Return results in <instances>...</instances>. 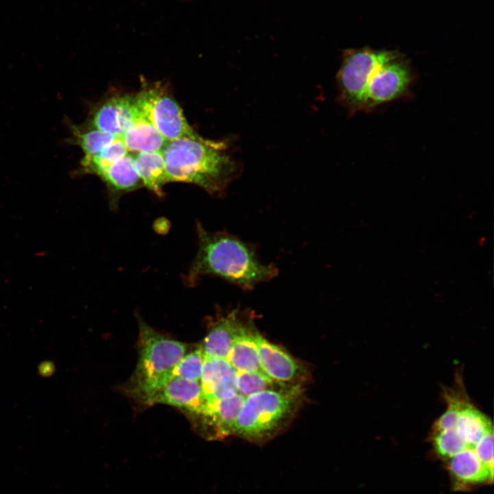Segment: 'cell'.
Listing matches in <instances>:
<instances>
[{
	"label": "cell",
	"mask_w": 494,
	"mask_h": 494,
	"mask_svg": "<svg viewBox=\"0 0 494 494\" xmlns=\"http://www.w3.org/2000/svg\"><path fill=\"white\" fill-rule=\"evenodd\" d=\"M448 467L454 478L461 483H480L493 479L473 448H465L450 458Z\"/></svg>",
	"instance_id": "19"
},
{
	"label": "cell",
	"mask_w": 494,
	"mask_h": 494,
	"mask_svg": "<svg viewBox=\"0 0 494 494\" xmlns=\"http://www.w3.org/2000/svg\"><path fill=\"white\" fill-rule=\"evenodd\" d=\"M95 175L99 176L107 187L111 209L117 208L119 200L124 194L143 187L134 169L133 154L130 152L119 161L101 169Z\"/></svg>",
	"instance_id": "14"
},
{
	"label": "cell",
	"mask_w": 494,
	"mask_h": 494,
	"mask_svg": "<svg viewBox=\"0 0 494 494\" xmlns=\"http://www.w3.org/2000/svg\"><path fill=\"white\" fill-rule=\"evenodd\" d=\"M121 137L128 152L134 154L162 152L167 143L141 112Z\"/></svg>",
	"instance_id": "16"
},
{
	"label": "cell",
	"mask_w": 494,
	"mask_h": 494,
	"mask_svg": "<svg viewBox=\"0 0 494 494\" xmlns=\"http://www.w3.org/2000/svg\"><path fill=\"white\" fill-rule=\"evenodd\" d=\"M129 153L121 137H117L111 143L98 154L84 156L80 161V171L82 174H96L101 169L115 163Z\"/></svg>",
	"instance_id": "21"
},
{
	"label": "cell",
	"mask_w": 494,
	"mask_h": 494,
	"mask_svg": "<svg viewBox=\"0 0 494 494\" xmlns=\"http://www.w3.org/2000/svg\"><path fill=\"white\" fill-rule=\"evenodd\" d=\"M474 451L481 462L493 477V430L487 432L475 445Z\"/></svg>",
	"instance_id": "26"
},
{
	"label": "cell",
	"mask_w": 494,
	"mask_h": 494,
	"mask_svg": "<svg viewBox=\"0 0 494 494\" xmlns=\"http://www.w3.org/2000/svg\"><path fill=\"white\" fill-rule=\"evenodd\" d=\"M138 360L124 386L128 395L144 405L148 397L169 377L185 356L187 344L160 333L138 317Z\"/></svg>",
	"instance_id": "4"
},
{
	"label": "cell",
	"mask_w": 494,
	"mask_h": 494,
	"mask_svg": "<svg viewBox=\"0 0 494 494\" xmlns=\"http://www.w3.org/2000/svg\"><path fill=\"white\" fill-rule=\"evenodd\" d=\"M244 399L239 393L222 399L204 397L201 411L192 419L197 422L194 425L199 434L207 440H222L232 435Z\"/></svg>",
	"instance_id": "8"
},
{
	"label": "cell",
	"mask_w": 494,
	"mask_h": 494,
	"mask_svg": "<svg viewBox=\"0 0 494 494\" xmlns=\"http://www.w3.org/2000/svg\"><path fill=\"white\" fill-rule=\"evenodd\" d=\"M254 329L252 318L247 314L227 357V360L237 371L263 373L252 336Z\"/></svg>",
	"instance_id": "15"
},
{
	"label": "cell",
	"mask_w": 494,
	"mask_h": 494,
	"mask_svg": "<svg viewBox=\"0 0 494 494\" xmlns=\"http://www.w3.org/2000/svg\"><path fill=\"white\" fill-rule=\"evenodd\" d=\"M394 51L368 48L346 50L336 75L339 99L351 112L362 110L366 90L374 71L397 56Z\"/></svg>",
	"instance_id": "5"
},
{
	"label": "cell",
	"mask_w": 494,
	"mask_h": 494,
	"mask_svg": "<svg viewBox=\"0 0 494 494\" xmlns=\"http://www.w3.org/2000/svg\"><path fill=\"white\" fill-rule=\"evenodd\" d=\"M140 113L135 96L114 97L106 100L93 113L90 126L121 137Z\"/></svg>",
	"instance_id": "11"
},
{
	"label": "cell",
	"mask_w": 494,
	"mask_h": 494,
	"mask_svg": "<svg viewBox=\"0 0 494 494\" xmlns=\"http://www.w3.org/2000/svg\"><path fill=\"white\" fill-rule=\"evenodd\" d=\"M198 250L184 278L193 287L204 276L218 277L244 290L250 291L278 275L274 263L260 261L257 246L227 231H208L196 224Z\"/></svg>",
	"instance_id": "1"
},
{
	"label": "cell",
	"mask_w": 494,
	"mask_h": 494,
	"mask_svg": "<svg viewBox=\"0 0 494 494\" xmlns=\"http://www.w3.org/2000/svg\"><path fill=\"white\" fill-rule=\"evenodd\" d=\"M133 157L134 169L143 186L163 197V188L167 180L162 152H139L133 154Z\"/></svg>",
	"instance_id": "17"
},
{
	"label": "cell",
	"mask_w": 494,
	"mask_h": 494,
	"mask_svg": "<svg viewBox=\"0 0 494 494\" xmlns=\"http://www.w3.org/2000/svg\"><path fill=\"white\" fill-rule=\"evenodd\" d=\"M263 372L272 379L298 384L307 379L306 367L279 346L266 339L255 327L252 333Z\"/></svg>",
	"instance_id": "9"
},
{
	"label": "cell",
	"mask_w": 494,
	"mask_h": 494,
	"mask_svg": "<svg viewBox=\"0 0 494 494\" xmlns=\"http://www.w3.org/2000/svg\"><path fill=\"white\" fill-rule=\"evenodd\" d=\"M303 392L300 384H291L246 397L235 421L233 434L257 444L282 433L295 417Z\"/></svg>",
	"instance_id": "3"
},
{
	"label": "cell",
	"mask_w": 494,
	"mask_h": 494,
	"mask_svg": "<svg viewBox=\"0 0 494 494\" xmlns=\"http://www.w3.org/2000/svg\"><path fill=\"white\" fill-rule=\"evenodd\" d=\"M203 403L200 381L169 377L148 397L144 405L163 403L174 406L193 419L201 411Z\"/></svg>",
	"instance_id": "10"
},
{
	"label": "cell",
	"mask_w": 494,
	"mask_h": 494,
	"mask_svg": "<svg viewBox=\"0 0 494 494\" xmlns=\"http://www.w3.org/2000/svg\"><path fill=\"white\" fill-rule=\"evenodd\" d=\"M204 362V355L201 346H200L185 355L172 370L169 377H179L193 381H200L202 375Z\"/></svg>",
	"instance_id": "23"
},
{
	"label": "cell",
	"mask_w": 494,
	"mask_h": 494,
	"mask_svg": "<svg viewBox=\"0 0 494 494\" xmlns=\"http://www.w3.org/2000/svg\"><path fill=\"white\" fill-rule=\"evenodd\" d=\"M433 445L440 457L448 459L467 448L454 428L434 432Z\"/></svg>",
	"instance_id": "24"
},
{
	"label": "cell",
	"mask_w": 494,
	"mask_h": 494,
	"mask_svg": "<svg viewBox=\"0 0 494 494\" xmlns=\"http://www.w3.org/2000/svg\"><path fill=\"white\" fill-rule=\"evenodd\" d=\"M71 136L68 141L79 146L85 156L98 154L117 137L91 126L82 127L69 122Z\"/></svg>",
	"instance_id": "20"
},
{
	"label": "cell",
	"mask_w": 494,
	"mask_h": 494,
	"mask_svg": "<svg viewBox=\"0 0 494 494\" xmlns=\"http://www.w3.org/2000/svg\"><path fill=\"white\" fill-rule=\"evenodd\" d=\"M135 99L141 113L167 141L204 139L188 124L178 103L164 88L154 86L143 89Z\"/></svg>",
	"instance_id": "6"
},
{
	"label": "cell",
	"mask_w": 494,
	"mask_h": 494,
	"mask_svg": "<svg viewBox=\"0 0 494 494\" xmlns=\"http://www.w3.org/2000/svg\"><path fill=\"white\" fill-rule=\"evenodd\" d=\"M412 79V72L399 54L379 65L366 90L363 110H368L401 96Z\"/></svg>",
	"instance_id": "7"
},
{
	"label": "cell",
	"mask_w": 494,
	"mask_h": 494,
	"mask_svg": "<svg viewBox=\"0 0 494 494\" xmlns=\"http://www.w3.org/2000/svg\"><path fill=\"white\" fill-rule=\"evenodd\" d=\"M225 141L180 139L162 151L167 183H191L220 197L239 175L240 165L227 152Z\"/></svg>",
	"instance_id": "2"
},
{
	"label": "cell",
	"mask_w": 494,
	"mask_h": 494,
	"mask_svg": "<svg viewBox=\"0 0 494 494\" xmlns=\"http://www.w3.org/2000/svg\"><path fill=\"white\" fill-rule=\"evenodd\" d=\"M247 314L235 309L217 315L201 345L204 357L227 359L234 339Z\"/></svg>",
	"instance_id": "12"
},
{
	"label": "cell",
	"mask_w": 494,
	"mask_h": 494,
	"mask_svg": "<svg viewBox=\"0 0 494 494\" xmlns=\"http://www.w3.org/2000/svg\"><path fill=\"white\" fill-rule=\"evenodd\" d=\"M237 370L227 359L204 357L200 386L206 399H222L237 392Z\"/></svg>",
	"instance_id": "13"
},
{
	"label": "cell",
	"mask_w": 494,
	"mask_h": 494,
	"mask_svg": "<svg viewBox=\"0 0 494 494\" xmlns=\"http://www.w3.org/2000/svg\"><path fill=\"white\" fill-rule=\"evenodd\" d=\"M237 392L246 397L267 390H276L285 386L287 383L275 381L261 372L237 371Z\"/></svg>",
	"instance_id": "22"
},
{
	"label": "cell",
	"mask_w": 494,
	"mask_h": 494,
	"mask_svg": "<svg viewBox=\"0 0 494 494\" xmlns=\"http://www.w3.org/2000/svg\"><path fill=\"white\" fill-rule=\"evenodd\" d=\"M454 429L467 447L473 449L493 430V425L484 414L468 401L461 410Z\"/></svg>",
	"instance_id": "18"
},
{
	"label": "cell",
	"mask_w": 494,
	"mask_h": 494,
	"mask_svg": "<svg viewBox=\"0 0 494 494\" xmlns=\"http://www.w3.org/2000/svg\"><path fill=\"white\" fill-rule=\"evenodd\" d=\"M447 401V408L434 422V432L455 428L460 412L468 402L452 395H449Z\"/></svg>",
	"instance_id": "25"
}]
</instances>
